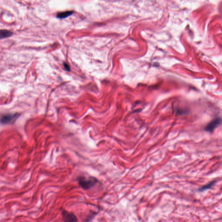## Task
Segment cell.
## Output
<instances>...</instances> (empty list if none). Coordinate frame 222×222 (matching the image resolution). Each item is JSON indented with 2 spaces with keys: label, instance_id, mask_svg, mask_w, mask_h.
Segmentation results:
<instances>
[{
  "label": "cell",
  "instance_id": "obj_4",
  "mask_svg": "<svg viewBox=\"0 0 222 222\" xmlns=\"http://www.w3.org/2000/svg\"><path fill=\"white\" fill-rule=\"evenodd\" d=\"M221 119L220 118H215L208 124L204 128L205 131L212 133L214 130L220 124Z\"/></svg>",
  "mask_w": 222,
  "mask_h": 222
},
{
  "label": "cell",
  "instance_id": "obj_5",
  "mask_svg": "<svg viewBox=\"0 0 222 222\" xmlns=\"http://www.w3.org/2000/svg\"><path fill=\"white\" fill-rule=\"evenodd\" d=\"M13 33L6 29H0V39L9 38L12 35Z\"/></svg>",
  "mask_w": 222,
  "mask_h": 222
},
{
  "label": "cell",
  "instance_id": "obj_3",
  "mask_svg": "<svg viewBox=\"0 0 222 222\" xmlns=\"http://www.w3.org/2000/svg\"><path fill=\"white\" fill-rule=\"evenodd\" d=\"M62 216L64 222H78L77 218L73 212L63 210L62 211Z\"/></svg>",
  "mask_w": 222,
  "mask_h": 222
},
{
  "label": "cell",
  "instance_id": "obj_2",
  "mask_svg": "<svg viewBox=\"0 0 222 222\" xmlns=\"http://www.w3.org/2000/svg\"><path fill=\"white\" fill-rule=\"evenodd\" d=\"M19 116L18 113L5 115L0 118V122L3 124H11L15 122Z\"/></svg>",
  "mask_w": 222,
  "mask_h": 222
},
{
  "label": "cell",
  "instance_id": "obj_1",
  "mask_svg": "<svg viewBox=\"0 0 222 222\" xmlns=\"http://www.w3.org/2000/svg\"><path fill=\"white\" fill-rule=\"evenodd\" d=\"M79 185L85 190H88L95 186V185L99 182L98 179L95 177L80 176L77 178Z\"/></svg>",
  "mask_w": 222,
  "mask_h": 222
},
{
  "label": "cell",
  "instance_id": "obj_7",
  "mask_svg": "<svg viewBox=\"0 0 222 222\" xmlns=\"http://www.w3.org/2000/svg\"><path fill=\"white\" fill-rule=\"evenodd\" d=\"M74 11H67L65 12H60L57 14V17L59 18H65L70 16L73 14Z\"/></svg>",
  "mask_w": 222,
  "mask_h": 222
},
{
  "label": "cell",
  "instance_id": "obj_8",
  "mask_svg": "<svg viewBox=\"0 0 222 222\" xmlns=\"http://www.w3.org/2000/svg\"><path fill=\"white\" fill-rule=\"evenodd\" d=\"M64 68H65V69H66L67 70H70V66H69V65H68V64H66V63H64Z\"/></svg>",
  "mask_w": 222,
  "mask_h": 222
},
{
  "label": "cell",
  "instance_id": "obj_6",
  "mask_svg": "<svg viewBox=\"0 0 222 222\" xmlns=\"http://www.w3.org/2000/svg\"><path fill=\"white\" fill-rule=\"evenodd\" d=\"M217 182L216 181H213L212 182H210V183H208L207 184L203 186L202 187L200 188L199 189V191L200 192H203L204 191L210 189L211 188H212L215 184Z\"/></svg>",
  "mask_w": 222,
  "mask_h": 222
}]
</instances>
